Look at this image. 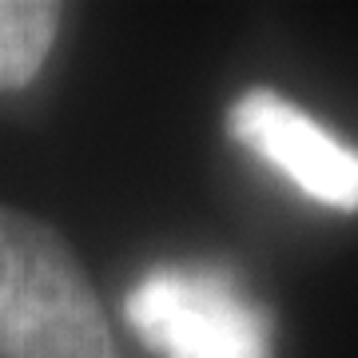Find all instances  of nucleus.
<instances>
[{
    "instance_id": "f03ea898",
    "label": "nucleus",
    "mask_w": 358,
    "mask_h": 358,
    "mask_svg": "<svg viewBox=\"0 0 358 358\" xmlns=\"http://www.w3.org/2000/svg\"><path fill=\"white\" fill-rule=\"evenodd\" d=\"M131 331L159 358H271V319L227 267L159 263L128 291Z\"/></svg>"
},
{
    "instance_id": "f257e3e1",
    "label": "nucleus",
    "mask_w": 358,
    "mask_h": 358,
    "mask_svg": "<svg viewBox=\"0 0 358 358\" xmlns=\"http://www.w3.org/2000/svg\"><path fill=\"white\" fill-rule=\"evenodd\" d=\"M0 358H124L72 247L0 207Z\"/></svg>"
},
{
    "instance_id": "7ed1b4c3",
    "label": "nucleus",
    "mask_w": 358,
    "mask_h": 358,
    "mask_svg": "<svg viewBox=\"0 0 358 358\" xmlns=\"http://www.w3.org/2000/svg\"><path fill=\"white\" fill-rule=\"evenodd\" d=\"M227 131L315 203L358 211V148L310 120L299 103L271 88H247L231 103Z\"/></svg>"
},
{
    "instance_id": "20e7f679",
    "label": "nucleus",
    "mask_w": 358,
    "mask_h": 358,
    "mask_svg": "<svg viewBox=\"0 0 358 358\" xmlns=\"http://www.w3.org/2000/svg\"><path fill=\"white\" fill-rule=\"evenodd\" d=\"M60 32V4L0 0V92L24 88L48 60Z\"/></svg>"
}]
</instances>
